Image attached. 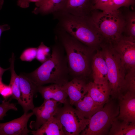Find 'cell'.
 I'll return each mask as SVG.
<instances>
[{"instance_id": "obj_30", "label": "cell", "mask_w": 135, "mask_h": 135, "mask_svg": "<svg viewBox=\"0 0 135 135\" xmlns=\"http://www.w3.org/2000/svg\"><path fill=\"white\" fill-rule=\"evenodd\" d=\"M110 0H94L93 9L102 11Z\"/></svg>"}, {"instance_id": "obj_28", "label": "cell", "mask_w": 135, "mask_h": 135, "mask_svg": "<svg viewBox=\"0 0 135 135\" xmlns=\"http://www.w3.org/2000/svg\"><path fill=\"white\" fill-rule=\"evenodd\" d=\"M37 51L36 48H27L23 52L20 58L22 61L30 62L36 58Z\"/></svg>"}, {"instance_id": "obj_27", "label": "cell", "mask_w": 135, "mask_h": 135, "mask_svg": "<svg viewBox=\"0 0 135 135\" xmlns=\"http://www.w3.org/2000/svg\"><path fill=\"white\" fill-rule=\"evenodd\" d=\"M12 99L10 98L9 100H4L0 104V120H2L6 115L7 112L10 110H18V108L14 103L10 102Z\"/></svg>"}, {"instance_id": "obj_10", "label": "cell", "mask_w": 135, "mask_h": 135, "mask_svg": "<svg viewBox=\"0 0 135 135\" xmlns=\"http://www.w3.org/2000/svg\"><path fill=\"white\" fill-rule=\"evenodd\" d=\"M32 112L24 113L21 116L10 122L0 123V135H27L30 133L27 127Z\"/></svg>"}, {"instance_id": "obj_33", "label": "cell", "mask_w": 135, "mask_h": 135, "mask_svg": "<svg viewBox=\"0 0 135 135\" xmlns=\"http://www.w3.org/2000/svg\"><path fill=\"white\" fill-rule=\"evenodd\" d=\"M10 69V68L6 69H4L0 66V81L2 80V76L4 72Z\"/></svg>"}, {"instance_id": "obj_14", "label": "cell", "mask_w": 135, "mask_h": 135, "mask_svg": "<svg viewBox=\"0 0 135 135\" xmlns=\"http://www.w3.org/2000/svg\"><path fill=\"white\" fill-rule=\"evenodd\" d=\"M86 84L85 80L74 78L62 86L69 97L70 104L74 105L87 93Z\"/></svg>"}, {"instance_id": "obj_6", "label": "cell", "mask_w": 135, "mask_h": 135, "mask_svg": "<svg viewBox=\"0 0 135 135\" xmlns=\"http://www.w3.org/2000/svg\"><path fill=\"white\" fill-rule=\"evenodd\" d=\"M114 99H110L90 118L82 135L108 134L114 120L118 116L119 106Z\"/></svg>"}, {"instance_id": "obj_9", "label": "cell", "mask_w": 135, "mask_h": 135, "mask_svg": "<svg viewBox=\"0 0 135 135\" xmlns=\"http://www.w3.org/2000/svg\"><path fill=\"white\" fill-rule=\"evenodd\" d=\"M58 102L50 99L44 100L40 106L34 108L32 110L33 114L36 117L35 121H32L30 123V126L32 129L36 130L49 119L54 116L59 108Z\"/></svg>"}, {"instance_id": "obj_17", "label": "cell", "mask_w": 135, "mask_h": 135, "mask_svg": "<svg viewBox=\"0 0 135 135\" xmlns=\"http://www.w3.org/2000/svg\"><path fill=\"white\" fill-rule=\"evenodd\" d=\"M37 91L41 94L44 100L52 99L64 104L68 103L67 94L62 86L57 84L38 86Z\"/></svg>"}, {"instance_id": "obj_29", "label": "cell", "mask_w": 135, "mask_h": 135, "mask_svg": "<svg viewBox=\"0 0 135 135\" xmlns=\"http://www.w3.org/2000/svg\"><path fill=\"white\" fill-rule=\"evenodd\" d=\"M0 94L4 100H7L12 95V90L10 86L4 83L2 80L0 81Z\"/></svg>"}, {"instance_id": "obj_11", "label": "cell", "mask_w": 135, "mask_h": 135, "mask_svg": "<svg viewBox=\"0 0 135 135\" xmlns=\"http://www.w3.org/2000/svg\"><path fill=\"white\" fill-rule=\"evenodd\" d=\"M19 84L22 107L24 113H27L34 108L33 97L37 91V86L26 74H20L19 76Z\"/></svg>"}, {"instance_id": "obj_12", "label": "cell", "mask_w": 135, "mask_h": 135, "mask_svg": "<svg viewBox=\"0 0 135 135\" xmlns=\"http://www.w3.org/2000/svg\"><path fill=\"white\" fill-rule=\"evenodd\" d=\"M119 114L117 118L135 123V93L128 92L118 99Z\"/></svg>"}, {"instance_id": "obj_22", "label": "cell", "mask_w": 135, "mask_h": 135, "mask_svg": "<svg viewBox=\"0 0 135 135\" xmlns=\"http://www.w3.org/2000/svg\"><path fill=\"white\" fill-rule=\"evenodd\" d=\"M15 57L14 53L12 54L11 58L9 59L10 64V69L11 72V78L9 84L12 92V95L10 98L14 99L18 101L19 104L22 106V102L21 98V95L19 84V77L16 73L14 70V64Z\"/></svg>"}, {"instance_id": "obj_5", "label": "cell", "mask_w": 135, "mask_h": 135, "mask_svg": "<svg viewBox=\"0 0 135 135\" xmlns=\"http://www.w3.org/2000/svg\"><path fill=\"white\" fill-rule=\"evenodd\" d=\"M99 47L107 66L110 96L118 100L124 93L126 69L112 44L103 42Z\"/></svg>"}, {"instance_id": "obj_16", "label": "cell", "mask_w": 135, "mask_h": 135, "mask_svg": "<svg viewBox=\"0 0 135 135\" xmlns=\"http://www.w3.org/2000/svg\"><path fill=\"white\" fill-rule=\"evenodd\" d=\"M87 93L94 102L104 106L110 99V90L108 84L90 82L86 84Z\"/></svg>"}, {"instance_id": "obj_1", "label": "cell", "mask_w": 135, "mask_h": 135, "mask_svg": "<svg viewBox=\"0 0 135 135\" xmlns=\"http://www.w3.org/2000/svg\"><path fill=\"white\" fill-rule=\"evenodd\" d=\"M54 32L55 38L64 49L70 78L85 80L91 74V61L96 49L84 44L58 25Z\"/></svg>"}, {"instance_id": "obj_15", "label": "cell", "mask_w": 135, "mask_h": 135, "mask_svg": "<svg viewBox=\"0 0 135 135\" xmlns=\"http://www.w3.org/2000/svg\"><path fill=\"white\" fill-rule=\"evenodd\" d=\"M94 0H65L62 10L80 16H90L94 10Z\"/></svg>"}, {"instance_id": "obj_32", "label": "cell", "mask_w": 135, "mask_h": 135, "mask_svg": "<svg viewBox=\"0 0 135 135\" xmlns=\"http://www.w3.org/2000/svg\"><path fill=\"white\" fill-rule=\"evenodd\" d=\"M10 28V26L7 24L0 25V40L2 33L4 31L9 30Z\"/></svg>"}, {"instance_id": "obj_7", "label": "cell", "mask_w": 135, "mask_h": 135, "mask_svg": "<svg viewBox=\"0 0 135 135\" xmlns=\"http://www.w3.org/2000/svg\"><path fill=\"white\" fill-rule=\"evenodd\" d=\"M71 105L68 103L59 108L54 116L60 121L64 135H78L86 128L89 119Z\"/></svg>"}, {"instance_id": "obj_13", "label": "cell", "mask_w": 135, "mask_h": 135, "mask_svg": "<svg viewBox=\"0 0 135 135\" xmlns=\"http://www.w3.org/2000/svg\"><path fill=\"white\" fill-rule=\"evenodd\" d=\"M93 56L91 62V72L94 82L98 84L108 83V68L106 62L100 50Z\"/></svg>"}, {"instance_id": "obj_8", "label": "cell", "mask_w": 135, "mask_h": 135, "mask_svg": "<svg viewBox=\"0 0 135 135\" xmlns=\"http://www.w3.org/2000/svg\"><path fill=\"white\" fill-rule=\"evenodd\" d=\"M112 44L126 71L135 70V40L123 35Z\"/></svg>"}, {"instance_id": "obj_20", "label": "cell", "mask_w": 135, "mask_h": 135, "mask_svg": "<svg viewBox=\"0 0 135 135\" xmlns=\"http://www.w3.org/2000/svg\"><path fill=\"white\" fill-rule=\"evenodd\" d=\"M74 105L85 118L89 119L103 106L95 103L87 93Z\"/></svg>"}, {"instance_id": "obj_19", "label": "cell", "mask_w": 135, "mask_h": 135, "mask_svg": "<svg viewBox=\"0 0 135 135\" xmlns=\"http://www.w3.org/2000/svg\"><path fill=\"white\" fill-rule=\"evenodd\" d=\"M30 133L34 135H64L60 121L54 116L37 130H30Z\"/></svg>"}, {"instance_id": "obj_26", "label": "cell", "mask_w": 135, "mask_h": 135, "mask_svg": "<svg viewBox=\"0 0 135 135\" xmlns=\"http://www.w3.org/2000/svg\"><path fill=\"white\" fill-rule=\"evenodd\" d=\"M50 50V47L46 46L42 42L37 48L36 58L42 64L44 63L50 58L51 54Z\"/></svg>"}, {"instance_id": "obj_3", "label": "cell", "mask_w": 135, "mask_h": 135, "mask_svg": "<svg viewBox=\"0 0 135 135\" xmlns=\"http://www.w3.org/2000/svg\"><path fill=\"white\" fill-rule=\"evenodd\" d=\"M52 14L58 21V25L85 45L96 49L103 42L90 16H78L62 11Z\"/></svg>"}, {"instance_id": "obj_21", "label": "cell", "mask_w": 135, "mask_h": 135, "mask_svg": "<svg viewBox=\"0 0 135 135\" xmlns=\"http://www.w3.org/2000/svg\"><path fill=\"white\" fill-rule=\"evenodd\" d=\"M117 117L114 120L108 134L135 135V123L120 120Z\"/></svg>"}, {"instance_id": "obj_34", "label": "cell", "mask_w": 135, "mask_h": 135, "mask_svg": "<svg viewBox=\"0 0 135 135\" xmlns=\"http://www.w3.org/2000/svg\"><path fill=\"white\" fill-rule=\"evenodd\" d=\"M4 0H0V10L1 9L4 4Z\"/></svg>"}, {"instance_id": "obj_18", "label": "cell", "mask_w": 135, "mask_h": 135, "mask_svg": "<svg viewBox=\"0 0 135 135\" xmlns=\"http://www.w3.org/2000/svg\"><path fill=\"white\" fill-rule=\"evenodd\" d=\"M65 0H40L35 3L36 7L32 12L36 14L44 15L61 11Z\"/></svg>"}, {"instance_id": "obj_24", "label": "cell", "mask_w": 135, "mask_h": 135, "mask_svg": "<svg viewBox=\"0 0 135 135\" xmlns=\"http://www.w3.org/2000/svg\"><path fill=\"white\" fill-rule=\"evenodd\" d=\"M135 0H110L102 11H112L120 8L134 6Z\"/></svg>"}, {"instance_id": "obj_4", "label": "cell", "mask_w": 135, "mask_h": 135, "mask_svg": "<svg viewBox=\"0 0 135 135\" xmlns=\"http://www.w3.org/2000/svg\"><path fill=\"white\" fill-rule=\"evenodd\" d=\"M90 17L103 42L113 44L123 35L125 23L122 8L112 11L94 10Z\"/></svg>"}, {"instance_id": "obj_25", "label": "cell", "mask_w": 135, "mask_h": 135, "mask_svg": "<svg viewBox=\"0 0 135 135\" xmlns=\"http://www.w3.org/2000/svg\"><path fill=\"white\" fill-rule=\"evenodd\" d=\"M128 92L135 93V70L128 71L126 74L124 94Z\"/></svg>"}, {"instance_id": "obj_2", "label": "cell", "mask_w": 135, "mask_h": 135, "mask_svg": "<svg viewBox=\"0 0 135 135\" xmlns=\"http://www.w3.org/2000/svg\"><path fill=\"white\" fill-rule=\"evenodd\" d=\"M54 40L50 58L34 71L26 74L37 86L49 83L62 86L70 78L64 49L55 38Z\"/></svg>"}, {"instance_id": "obj_23", "label": "cell", "mask_w": 135, "mask_h": 135, "mask_svg": "<svg viewBox=\"0 0 135 135\" xmlns=\"http://www.w3.org/2000/svg\"><path fill=\"white\" fill-rule=\"evenodd\" d=\"M122 10L125 26L123 35L135 40V12L129 8L123 7Z\"/></svg>"}, {"instance_id": "obj_31", "label": "cell", "mask_w": 135, "mask_h": 135, "mask_svg": "<svg viewBox=\"0 0 135 135\" xmlns=\"http://www.w3.org/2000/svg\"><path fill=\"white\" fill-rule=\"evenodd\" d=\"M40 0H16L17 5L21 8H26L29 7L30 3L34 2L36 3Z\"/></svg>"}]
</instances>
